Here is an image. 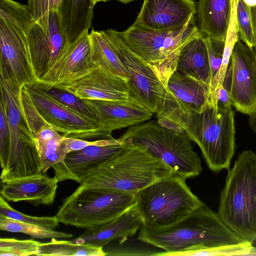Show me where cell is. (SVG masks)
Masks as SVG:
<instances>
[{"label": "cell", "mask_w": 256, "mask_h": 256, "mask_svg": "<svg viewBox=\"0 0 256 256\" xmlns=\"http://www.w3.org/2000/svg\"><path fill=\"white\" fill-rule=\"evenodd\" d=\"M204 40L208 52L212 73V86L222 65L226 42L204 36Z\"/></svg>", "instance_id": "cell-35"}, {"label": "cell", "mask_w": 256, "mask_h": 256, "mask_svg": "<svg viewBox=\"0 0 256 256\" xmlns=\"http://www.w3.org/2000/svg\"><path fill=\"white\" fill-rule=\"evenodd\" d=\"M32 22L46 26L48 14L52 10H58L61 0H27Z\"/></svg>", "instance_id": "cell-36"}, {"label": "cell", "mask_w": 256, "mask_h": 256, "mask_svg": "<svg viewBox=\"0 0 256 256\" xmlns=\"http://www.w3.org/2000/svg\"><path fill=\"white\" fill-rule=\"evenodd\" d=\"M194 0H144L134 25L147 30L172 31L195 22Z\"/></svg>", "instance_id": "cell-16"}, {"label": "cell", "mask_w": 256, "mask_h": 256, "mask_svg": "<svg viewBox=\"0 0 256 256\" xmlns=\"http://www.w3.org/2000/svg\"><path fill=\"white\" fill-rule=\"evenodd\" d=\"M122 142V140L120 138L117 139H101L94 141L65 136L64 138V142L68 153L82 150L89 146H108L118 144Z\"/></svg>", "instance_id": "cell-37"}, {"label": "cell", "mask_w": 256, "mask_h": 256, "mask_svg": "<svg viewBox=\"0 0 256 256\" xmlns=\"http://www.w3.org/2000/svg\"><path fill=\"white\" fill-rule=\"evenodd\" d=\"M142 224V220L134 204L114 220L87 228L72 242L76 244H89L100 247L116 240H118L122 244L134 235Z\"/></svg>", "instance_id": "cell-20"}, {"label": "cell", "mask_w": 256, "mask_h": 256, "mask_svg": "<svg viewBox=\"0 0 256 256\" xmlns=\"http://www.w3.org/2000/svg\"><path fill=\"white\" fill-rule=\"evenodd\" d=\"M176 174L145 148L130 144L91 170L80 185L135 194L160 179Z\"/></svg>", "instance_id": "cell-3"}, {"label": "cell", "mask_w": 256, "mask_h": 256, "mask_svg": "<svg viewBox=\"0 0 256 256\" xmlns=\"http://www.w3.org/2000/svg\"><path fill=\"white\" fill-rule=\"evenodd\" d=\"M0 215L14 220L55 229L60 223L56 216H34L18 212L10 206L7 201L0 196Z\"/></svg>", "instance_id": "cell-32"}, {"label": "cell", "mask_w": 256, "mask_h": 256, "mask_svg": "<svg viewBox=\"0 0 256 256\" xmlns=\"http://www.w3.org/2000/svg\"><path fill=\"white\" fill-rule=\"evenodd\" d=\"M65 90L82 100H124L130 97L126 81L100 68L69 86Z\"/></svg>", "instance_id": "cell-21"}, {"label": "cell", "mask_w": 256, "mask_h": 256, "mask_svg": "<svg viewBox=\"0 0 256 256\" xmlns=\"http://www.w3.org/2000/svg\"><path fill=\"white\" fill-rule=\"evenodd\" d=\"M157 120L161 126L168 129L179 132L184 131L180 126L169 120L160 118Z\"/></svg>", "instance_id": "cell-39"}, {"label": "cell", "mask_w": 256, "mask_h": 256, "mask_svg": "<svg viewBox=\"0 0 256 256\" xmlns=\"http://www.w3.org/2000/svg\"><path fill=\"white\" fill-rule=\"evenodd\" d=\"M182 104L201 112L206 107L210 95L207 84L186 76L175 70L170 76L166 88Z\"/></svg>", "instance_id": "cell-25"}, {"label": "cell", "mask_w": 256, "mask_h": 256, "mask_svg": "<svg viewBox=\"0 0 256 256\" xmlns=\"http://www.w3.org/2000/svg\"><path fill=\"white\" fill-rule=\"evenodd\" d=\"M116 33L124 43L142 58L166 88L176 70L179 54L184 46L200 32L195 22L180 30L157 31L134 24Z\"/></svg>", "instance_id": "cell-6"}, {"label": "cell", "mask_w": 256, "mask_h": 256, "mask_svg": "<svg viewBox=\"0 0 256 256\" xmlns=\"http://www.w3.org/2000/svg\"><path fill=\"white\" fill-rule=\"evenodd\" d=\"M108 146H89L68 152L64 161L52 166L58 182L72 180L80 183L90 172L131 144L128 140Z\"/></svg>", "instance_id": "cell-18"}, {"label": "cell", "mask_w": 256, "mask_h": 256, "mask_svg": "<svg viewBox=\"0 0 256 256\" xmlns=\"http://www.w3.org/2000/svg\"><path fill=\"white\" fill-rule=\"evenodd\" d=\"M254 247L252 242L244 240L234 244L196 246L179 252H166L165 254L166 256H250Z\"/></svg>", "instance_id": "cell-30"}, {"label": "cell", "mask_w": 256, "mask_h": 256, "mask_svg": "<svg viewBox=\"0 0 256 256\" xmlns=\"http://www.w3.org/2000/svg\"><path fill=\"white\" fill-rule=\"evenodd\" d=\"M104 32L126 68L130 97L156 115L162 108L166 87L148 64L124 43L116 30L110 28Z\"/></svg>", "instance_id": "cell-12"}, {"label": "cell", "mask_w": 256, "mask_h": 256, "mask_svg": "<svg viewBox=\"0 0 256 256\" xmlns=\"http://www.w3.org/2000/svg\"><path fill=\"white\" fill-rule=\"evenodd\" d=\"M40 243L32 240L0 238V256H38Z\"/></svg>", "instance_id": "cell-31"}, {"label": "cell", "mask_w": 256, "mask_h": 256, "mask_svg": "<svg viewBox=\"0 0 256 256\" xmlns=\"http://www.w3.org/2000/svg\"><path fill=\"white\" fill-rule=\"evenodd\" d=\"M232 0H198V28L204 36L225 41L230 22Z\"/></svg>", "instance_id": "cell-22"}, {"label": "cell", "mask_w": 256, "mask_h": 256, "mask_svg": "<svg viewBox=\"0 0 256 256\" xmlns=\"http://www.w3.org/2000/svg\"><path fill=\"white\" fill-rule=\"evenodd\" d=\"M58 180L42 173L1 182L0 196L7 202H26L34 206L50 205L56 194Z\"/></svg>", "instance_id": "cell-19"}, {"label": "cell", "mask_w": 256, "mask_h": 256, "mask_svg": "<svg viewBox=\"0 0 256 256\" xmlns=\"http://www.w3.org/2000/svg\"><path fill=\"white\" fill-rule=\"evenodd\" d=\"M120 138L144 146L186 179L202 171L201 160L185 131L172 130L152 120L130 126Z\"/></svg>", "instance_id": "cell-8"}, {"label": "cell", "mask_w": 256, "mask_h": 256, "mask_svg": "<svg viewBox=\"0 0 256 256\" xmlns=\"http://www.w3.org/2000/svg\"><path fill=\"white\" fill-rule=\"evenodd\" d=\"M108 0H92V2L94 5H95L96 3H98V2H106Z\"/></svg>", "instance_id": "cell-44"}, {"label": "cell", "mask_w": 256, "mask_h": 256, "mask_svg": "<svg viewBox=\"0 0 256 256\" xmlns=\"http://www.w3.org/2000/svg\"><path fill=\"white\" fill-rule=\"evenodd\" d=\"M26 86L40 116L62 135L83 140L113 138L97 121L63 104L50 96L39 84Z\"/></svg>", "instance_id": "cell-11"}, {"label": "cell", "mask_w": 256, "mask_h": 256, "mask_svg": "<svg viewBox=\"0 0 256 256\" xmlns=\"http://www.w3.org/2000/svg\"><path fill=\"white\" fill-rule=\"evenodd\" d=\"M186 178L175 174L157 180L135 194V205L143 224H171L201 206Z\"/></svg>", "instance_id": "cell-10"}, {"label": "cell", "mask_w": 256, "mask_h": 256, "mask_svg": "<svg viewBox=\"0 0 256 256\" xmlns=\"http://www.w3.org/2000/svg\"><path fill=\"white\" fill-rule=\"evenodd\" d=\"M43 88L45 90L50 96L63 104L82 114L88 118L96 120L94 114L89 108L85 104L82 100L65 90L56 88L46 89Z\"/></svg>", "instance_id": "cell-34"}, {"label": "cell", "mask_w": 256, "mask_h": 256, "mask_svg": "<svg viewBox=\"0 0 256 256\" xmlns=\"http://www.w3.org/2000/svg\"><path fill=\"white\" fill-rule=\"evenodd\" d=\"M0 230L11 232H20L36 238H70L72 234L58 232L38 225L27 223L0 215Z\"/></svg>", "instance_id": "cell-29"}, {"label": "cell", "mask_w": 256, "mask_h": 256, "mask_svg": "<svg viewBox=\"0 0 256 256\" xmlns=\"http://www.w3.org/2000/svg\"><path fill=\"white\" fill-rule=\"evenodd\" d=\"M92 0H61L58 12L68 44L91 28Z\"/></svg>", "instance_id": "cell-24"}, {"label": "cell", "mask_w": 256, "mask_h": 256, "mask_svg": "<svg viewBox=\"0 0 256 256\" xmlns=\"http://www.w3.org/2000/svg\"><path fill=\"white\" fill-rule=\"evenodd\" d=\"M248 122L250 126L256 134V110L249 116Z\"/></svg>", "instance_id": "cell-41"}, {"label": "cell", "mask_w": 256, "mask_h": 256, "mask_svg": "<svg viewBox=\"0 0 256 256\" xmlns=\"http://www.w3.org/2000/svg\"><path fill=\"white\" fill-rule=\"evenodd\" d=\"M96 120L110 138L112 132L143 123L154 114L135 99L124 100H82Z\"/></svg>", "instance_id": "cell-17"}, {"label": "cell", "mask_w": 256, "mask_h": 256, "mask_svg": "<svg viewBox=\"0 0 256 256\" xmlns=\"http://www.w3.org/2000/svg\"><path fill=\"white\" fill-rule=\"evenodd\" d=\"M103 247L89 244H76L72 240L52 238L48 242H40L38 256H104L107 253Z\"/></svg>", "instance_id": "cell-28"}, {"label": "cell", "mask_w": 256, "mask_h": 256, "mask_svg": "<svg viewBox=\"0 0 256 256\" xmlns=\"http://www.w3.org/2000/svg\"><path fill=\"white\" fill-rule=\"evenodd\" d=\"M138 239L168 252L199 246L234 244L244 240L224 223L218 213L204 202L171 224L154 226L142 224Z\"/></svg>", "instance_id": "cell-2"}, {"label": "cell", "mask_w": 256, "mask_h": 256, "mask_svg": "<svg viewBox=\"0 0 256 256\" xmlns=\"http://www.w3.org/2000/svg\"><path fill=\"white\" fill-rule=\"evenodd\" d=\"M1 98L10 130L6 150L0 154L1 182L13 180L42 173V164L34 138L21 111L20 88L6 72L0 70Z\"/></svg>", "instance_id": "cell-5"}, {"label": "cell", "mask_w": 256, "mask_h": 256, "mask_svg": "<svg viewBox=\"0 0 256 256\" xmlns=\"http://www.w3.org/2000/svg\"><path fill=\"white\" fill-rule=\"evenodd\" d=\"M250 256H256V248L254 247L252 251L250 254Z\"/></svg>", "instance_id": "cell-45"}, {"label": "cell", "mask_w": 256, "mask_h": 256, "mask_svg": "<svg viewBox=\"0 0 256 256\" xmlns=\"http://www.w3.org/2000/svg\"><path fill=\"white\" fill-rule=\"evenodd\" d=\"M98 68L91 60L87 30L68 45L51 68L37 82L44 88L65 90Z\"/></svg>", "instance_id": "cell-14"}, {"label": "cell", "mask_w": 256, "mask_h": 256, "mask_svg": "<svg viewBox=\"0 0 256 256\" xmlns=\"http://www.w3.org/2000/svg\"><path fill=\"white\" fill-rule=\"evenodd\" d=\"M90 58L92 62L106 72L127 82V70L106 36L104 30L92 29L89 33Z\"/></svg>", "instance_id": "cell-26"}, {"label": "cell", "mask_w": 256, "mask_h": 256, "mask_svg": "<svg viewBox=\"0 0 256 256\" xmlns=\"http://www.w3.org/2000/svg\"><path fill=\"white\" fill-rule=\"evenodd\" d=\"M116 0L120 2H122V4H126L132 2L134 0Z\"/></svg>", "instance_id": "cell-43"}, {"label": "cell", "mask_w": 256, "mask_h": 256, "mask_svg": "<svg viewBox=\"0 0 256 256\" xmlns=\"http://www.w3.org/2000/svg\"><path fill=\"white\" fill-rule=\"evenodd\" d=\"M26 40L38 82L69 44L58 10L50 11L46 26L32 22L26 30Z\"/></svg>", "instance_id": "cell-13"}, {"label": "cell", "mask_w": 256, "mask_h": 256, "mask_svg": "<svg viewBox=\"0 0 256 256\" xmlns=\"http://www.w3.org/2000/svg\"><path fill=\"white\" fill-rule=\"evenodd\" d=\"M176 70L210 87L211 70L207 48L202 34L193 38L182 48Z\"/></svg>", "instance_id": "cell-23"}, {"label": "cell", "mask_w": 256, "mask_h": 256, "mask_svg": "<svg viewBox=\"0 0 256 256\" xmlns=\"http://www.w3.org/2000/svg\"><path fill=\"white\" fill-rule=\"evenodd\" d=\"M10 130L2 100H0V154L8 148L10 141Z\"/></svg>", "instance_id": "cell-38"}, {"label": "cell", "mask_w": 256, "mask_h": 256, "mask_svg": "<svg viewBox=\"0 0 256 256\" xmlns=\"http://www.w3.org/2000/svg\"><path fill=\"white\" fill-rule=\"evenodd\" d=\"M32 22L28 4L0 0V70L20 88L37 82L26 40Z\"/></svg>", "instance_id": "cell-7"}, {"label": "cell", "mask_w": 256, "mask_h": 256, "mask_svg": "<svg viewBox=\"0 0 256 256\" xmlns=\"http://www.w3.org/2000/svg\"><path fill=\"white\" fill-rule=\"evenodd\" d=\"M250 12L255 41L254 48L256 52V4L250 6Z\"/></svg>", "instance_id": "cell-40"}, {"label": "cell", "mask_w": 256, "mask_h": 256, "mask_svg": "<svg viewBox=\"0 0 256 256\" xmlns=\"http://www.w3.org/2000/svg\"><path fill=\"white\" fill-rule=\"evenodd\" d=\"M239 40L254 48L255 41L250 12V6L244 0H238L236 8Z\"/></svg>", "instance_id": "cell-33"}, {"label": "cell", "mask_w": 256, "mask_h": 256, "mask_svg": "<svg viewBox=\"0 0 256 256\" xmlns=\"http://www.w3.org/2000/svg\"><path fill=\"white\" fill-rule=\"evenodd\" d=\"M33 136L41 160L42 173H46L52 166L64 161L68 154L64 136L45 124Z\"/></svg>", "instance_id": "cell-27"}, {"label": "cell", "mask_w": 256, "mask_h": 256, "mask_svg": "<svg viewBox=\"0 0 256 256\" xmlns=\"http://www.w3.org/2000/svg\"><path fill=\"white\" fill-rule=\"evenodd\" d=\"M244 1L250 6L256 4V0H244Z\"/></svg>", "instance_id": "cell-42"}, {"label": "cell", "mask_w": 256, "mask_h": 256, "mask_svg": "<svg viewBox=\"0 0 256 256\" xmlns=\"http://www.w3.org/2000/svg\"><path fill=\"white\" fill-rule=\"evenodd\" d=\"M232 78L231 105L250 116L256 110V52L238 40L230 56Z\"/></svg>", "instance_id": "cell-15"}, {"label": "cell", "mask_w": 256, "mask_h": 256, "mask_svg": "<svg viewBox=\"0 0 256 256\" xmlns=\"http://www.w3.org/2000/svg\"><path fill=\"white\" fill-rule=\"evenodd\" d=\"M134 204V194L80 185L62 200L56 216L59 222L87 229L114 220Z\"/></svg>", "instance_id": "cell-9"}, {"label": "cell", "mask_w": 256, "mask_h": 256, "mask_svg": "<svg viewBox=\"0 0 256 256\" xmlns=\"http://www.w3.org/2000/svg\"><path fill=\"white\" fill-rule=\"evenodd\" d=\"M218 214L244 240L256 241V154L243 151L228 170Z\"/></svg>", "instance_id": "cell-4"}, {"label": "cell", "mask_w": 256, "mask_h": 256, "mask_svg": "<svg viewBox=\"0 0 256 256\" xmlns=\"http://www.w3.org/2000/svg\"><path fill=\"white\" fill-rule=\"evenodd\" d=\"M234 116L231 106L218 104L215 92L210 93L201 112L186 106L168 94L161 111L156 115L157 119L166 118L180 126L198 146L214 172L230 169L236 148Z\"/></svg>", "instance_id": "cell-1"}]
</instances>
